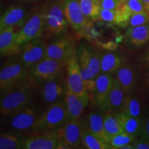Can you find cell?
I'll use <instances>...</instances> for the list:
<instances>
[{
    "label": "cell",
    "mask_w": 149,
    "mask_h": 149,
    "mask_svg": "<svg viewBox=\"0 0 149 149\" xmlns=\"http://www.w3.org/2000/svg\"><path fill=\"white\" fill-rule=\"evenodd\" d=\"M29 79L1 92L0 100V112L4 117L10 116L13 113L30 105L34 96L33 84Z\"/></svg>",
    "instance_id": "obj_1"
},
{
    "label": "cell",
    "mask_w": 149,
    "mask_h": 149,
    "mask_svg": "<svg viewBox=\"0 0 149 149\" xmlns=\"http://www.w3.org/2000/svg\"><path fill=\"white\" fill-rule=\"evenodd\" d=\"M77 57L81 76L91 98L95 86L96 78L101 73V55L90 46L80 44L77 48Z\"/></svg>",
    "instance_id": "obj_2"
},
{
    "label": "cell",
    "mask_w": 149,
    "mask_h": 149,
    "mask_svg": "<svg viewBox=\"0 0 149 149\" xmlns=\"http://www.w3.org/2000/svg\"><path fill=\"white\" fill-rule=\"evenodd\" d=\"M30 77L29 68L19 59L7 61L0 71L1 93L23 82Z\"/></svg>",
    "instance_id": "obj_3"
},
{
    "label": "cell",
    "mask_w": 149,
    "mask_h": 149,
    "mask_svg": "<svg viewBox=\"0 0 149 149\" xmlns=\"http://www.w3.org/2000/svg\"><path fill=\"white\" fill-rule=\"evenodd\" d=\"M69 120L64 102L59 101L50 104L42 115H40L34 130H54L62 126Z\"/></svg>",
    "instance_id": "obj_4"
},
{
    "label": "cell",
    "mask_w": 149,
    "mask_h": 149,
    "mask_svg": "<svg viewBox=\"0 0 149 149\" xmlns=\"http://www.w3.org/2000/svg\"><path fill=\"white\" fill-rule=\"evenodd\" d=\"M44 8L46 32L57 35L64 33L68 24L64 13V1L54 0Z\"/></svg>",
    "instance_id": "obj_5"
},
{
    "label": "cell",
    "mask_w": 149,
    "mask_h": 149,
    "mask_svg": "<svg viewBox=\"0 0 149 149\" xmlns=\"http://www.w3.org/2000/svg\"><path fill=\"white\" fill-rule=\"evenodd\" d=\"M65 69L66 72L67 87L81 97L86 103L88 104L90 97L80 71L77 53L66 61Z\"/></svg>",
    "instance_id": "obj_6"
},
{
    "label": "cell",
    "mask_w": 149,
    "mask_h": 149,
    "mask_svg": "<svg viewBox=\"0 0 149 149\" xmlns=\"http://www.w3.org/2000/svg\"><path fill=\"white\" fill-rule=\"evenodd\" d=\"M45 31L44 8L35 13L30 17L21 29L17 37V43L22 45L29 41L41 38Z\"/></svg>",
    "instance_id": "obj_7"
},
{
    "label": "cell",
    "mask_w": 149,
    "mask_h": 149,
    "mask_svg": "<svg viewBox=\"0 0 149 149\" xmlns=\"http://www.w3.org/2000/svg\"><path fill=\"white\" fill-rule=\"evenodd\" d=\"M61 143V148H76L81 144L83 126L80 120H69L57 129L52 130Z\"/></svg>",
    "instance_id": "obj_8"
},
{
    "label": "cell",
    "mask_w": 149,
    "mask_h": 149,
    "mask_svg": "<svg viewBox=\"0 0 149 149\" xmlns=\"http://www.w3.org/2000/svg\"><path fill=\"white\" fill-rule=\"evenodd\" d=\"M64 63L54 59L44 58L29 68L33 78L40 81L57 79L64 74Z\"/></svg>",
    "instance_id": "obj_9"
},
{
    "label": "cell",
    "mask_w": 149,
    "mask_h": 149,
    "mask_svg": "<svg viewBox=\"0 0 149 149\" xmlns=\"http://www.w3.org/2000/svg\"><path fill=\"white\" fill-rule=\"evenodd\" d=\"M77 53L74 42L68 37L57 39L46 47L44 58L54 59L66 63V61Z\"/></svg>",
    "instance_id": "obj_10"
},
{
    "label": "cell",
    "mask_w": 149,
    "mask_h": 149,
    "mask_svg": "<svg viewBox=\"0 0 149 149\" xmlns=\"http://www.w3.org/2000/svg\"><path fill=\"white\" fill-rule=\"evenodd\" d=\"M46 44L41 38L29 41L20 45L19 59L30 68L44 59L46 51Z\"/></svg>",
    "instance_id": "obj_11"
},
{
    "label": "cell",
    "mask_w": 149,
    "mask_h": 149,
    "mask_svg": "<svg viewBox=\"0 0 149 149\" xmlns=\"http://www.w3.org/2000/svg\"><path fill=\"white\" fill-rule=\"evenodd\" d=\"M64 1V13L68 24L78 35H83L88 28L90 22L83 13L79 0Z\"/></svg>",
    "instance_id": "obj_12"
},
{
    "label": "cell",
    "mask_w": 149,
    "mask_h": 149,
    "mask_svg": "<svg viewBox=\"0 0 149 149\" xmlns=\"http://www.w3.org/2000/svg\"><path fill=\"white\" fill-rule=\"evenodd\" d=\"M40 115L36 109L31 106L22 108L10 115V126L17 131L34 130Z\"/></svg>",
    "instance_id": "obj_13"
},
{
    "label": "cell",
    "mask_w": 149,
    "mask_h": 149,
    "mask_svg": "<svg viewBox=\"0 0 149 149\" xmlns=\"http://www.w3.org/2000/svg\"><path fill=\"white\" fill-rule=\"evenodd\" d=\"M61 143L53 131L24 139L22 148L61 149Z\"/></svg>",
    "instance_id": "obj_14"
},
{
    "label": "cell",
    "mask_w": 149,
    "mask_h": 149,
    "mask_svg": "<svg viewBox=\"0 0 149 149\" xmlns=\"http://www.w3.org/2000/svg\"><path fill=\"white\" fill-rule=\"evenodd\" d=\"M121 87L126 95L133 94L138 86V75L131 65H122L115 74Z\"/></svg>",
    "instance_id": "obj_15"
},
{
    "label": "cell",
    "mask_w": 149,
    "mask_h": 149,
    "mask_svg": "<svg viewBox=\"0 0 149 149\" xmlns=\"http://www.w3.org/2000/svg\"><path fill=\"white\" fill-rule=\"evenodd\" d=\"M15 26H8L0 30V54L1 57L18 55L20 46L17 43L18 32L15 31Z\"/></svg>",
    "instance_id": "obj_16"
},
{
    "label": "cell",
    "mask_w": 149,
    "mask_h": 149,
    "mask_svg": "<svg viewBox=\"0 0 149 149\" xmlns=\"http://www.w3.org/2000/svg\"><path fill=\"white\" fill-rule=\"evenodd\" d=\"M27 15L23 6H12L7 8L0 18V30L8 26H23Z\"/></svg>",
    "instance_id": "obj_17"
},
{
    "label": "cell",
    "mask_w": 149,
    "mask_h": 149,
    "mask_svg": "<svg viewBox=\"0 0 149 149\" xmlns=\"http://www.w3.org/2000/svg\"><path fill=\"white\" fill-rule=\"evenodd\" d=\"M112 74L101 72L97 77L95 86L91 96V100L95 104L101 108L107 100L113 82Z\"/></svg>",
    "instance_id": "obj_18"
},
{
    "label": "cell",
    "mask_w": 149,
    "mask_h": 149,
    "mask_svg": "<svg viewBox=\"0 0 149 149\" xmlns=\"http://www.w3.org/2000/svg\"><path fill=\"white\" fill-rule=\"evenodd\" d=\"M125 93L118 81L115 77L113 78V82L109 95L101 109L104 111L116 112L119 113L122 111L126 98Z\"/></svg>",
    "instance_id": "obj_19"
},
{
    "label": "cell",
    "mask_w": 149,
    "mask_h": 149,
    "mask_svg": "<svg viewBox=\"0 0 149 149\" xmlns=\"http://www.w3.org/2000/svg\"><path fill=\"white\" fill-rule=\"evenodd\" d=\"M80 120L82 124L83 130L90 131L109 144V137L104 129L103 115L93 112Z\"/></svg>",
    "instance_id": "obj_20"
},
{
    "label": "cell",
    "mask_w": 149,
    "mask_h": 149,
    "mask_svg": "<svg viewBox=\"0 0 149 149\" xmlns=\"http://www.w3.org/2000/svg\"><path fill=\"white\" fill-rule=\"evenodd\" d=\"M64 103L68 119L70 120H80L84 110L88 105L81 97L72 92L68 87H66L65 92Z\"/></svg>",
    "instance_id": "obj_21"
},
{
    "label": "cell",
    "mask_w": 149,
    "mask_h": 149,
    "mask_svg": "<svg viewBox=\"0 0 149 149\" xmlns=\"http://www.w3.org/2000/svg\"><path fill=\"white\" fill-rule=\"evenodd\" d=\"M42 95L46 103L52 104L60 101V98L66 92L64 85L57 79L43 81Z\"/></svg>",
    "instance_id": "obj_22"
},
{
    "label": "cell",
    "mask_w": 149,
    "mask_h": 149,
    "mask_svg": "<svg viewBox=\"0 0 149 149\" xmlns=\"http://www.w3.org/2000/svg\"><path fill=\"white\" fill-rule=\"evenodd\" d=\"M128 44L139 47L149 42V23L137 26L129 27L125 35Z\"/></svg>",
    "instance_id": "obj_23"
},
{
    "label": "cell",
    "mask_w": 149,
    "mask_h": 149,
    "mask_svg": "<svg viewBox=\"0 0 149 149\" xmlns=\"http://www.w3.org/2000/svg\"><path fill=\"white\" fill-rule=\"evenodd\" d=\"M123 132H125L134 137L140 136L144 124V119L128 116L122 112H119Z\"/></svg>",
    "instance_id": "obj_24"
},
{
    "label": "cell",
    "mask_w": 149,
    "mask_h": 149,
    "mask_svg": "<svg viewBox=\"0 0 149 149\" xmlns=\"http://www.w3.org/2000/svg\"><path fill=\"white\" fill-rule=\"evenodd\" d=\"M123 65L122 57L117 53H107L101 55V72L115 74Z\"/></svg>",
    "instance_id": "obj_25"
},
{
    "label": "cell",
    "mask_w": 149,
    "mask_h": 149,
    "mask_svg": "<svg viewBox=\"0 0 149 149\" xmlns=\"http://www.w3.org/2000/svg\"><path fill=\"white\" fill-rule=\"evenodd\" d=\"M104 129L109 139L111 136L123 132L119 113L107 112L104 115Z\"/></svg>",
    "instance_id": "obj_26"
},
{
    "label": "cell",
    "mask_w": 149,
    "mask_h": 149,
    "mask_svg": "<svg viewBox=\"0 0 149 149\" xmlns=\"http://www.w3.org/2000/svg\"><path fill=\"white\" fill-rule=\"evenodd\" d=\"M120 112L128 116L141 118L142 106L140 100L135 95H126L124 106Z\"/></svg>",
    "instance_id": "obj_27"
},
{
    "label": "cell",
    "mask_w": 149,
    "mask_h": 149,
    "mask_svg": "<svg viewBox=\"0 0 149 149\" xmlns=\"http://www.w3.org/2000/svg\"><path fill=\"white\" fill-rule=\"evenodd\" d=\"M81 144L88 149H109V144L88 130H83Z\"/></svg>",
    "instance_id": "obj_28"
},
{
    "label": "cell",
    "mask_w": 149,
    "mask_h": 149,
    "mask_svg": "<svg viewBox=\"0 0 149 149\" xmlns=\"http://www.w3.org/2000/svg\"><path fill=\"white\" fill-rule=\"evenodd\" d=\"M83 13L88 19L98 20L102 10L100 2L95 0H79Z\"/></svg>",
    "instance_id": "obj_29"
},
{
    "label": "cell",
    "mask_w": 149,
    "mask_h": 149,
    "mask_svg": "<svg viewBox=\"0 0 149 149\" xmlns=\"http://www.w3.org/2000/svg\"><path fill=\"white\" fill-rule=\"evenodd\" d=\"M24 139L15 135L7 133L0 135V148L1 149H19L22 148Z\"/></svg>",
    "instance_id": "obj_30"
},
{
    "label": "cell",
    "mask_w": 149,
    "mask_h": 149,
    "mask_svg": "<svg viewBox=\"0 0 149 149\" xmlns=\"http://www.w3.org/2000/svg\"><path fill=\"white\" fill-rule=\"evenodd\" d=\"M136 139L133 135L125 132H122L111 136L109 140V144L111 148L122 149L126 145L132 144Z\"/></svg>",
    "instance_id": "obj_31"
},
{
    "label": "cell",
    "mask_w": 149,
    "mask_h": 149,
    "mask_svg": "<svg viewBox=\"0 0 149 149\" xmlns=\"http://www.w3.org/2000/svg\"><path fill=\"white\" fill-rule=\"evenodd\" d=\"M121 7L130 17L137 13L146 10L141 0H124Z\"/></svg>",
    "instance_id": "obj_32"
},
{
    "label": "cell",
    "mask_w": 149,
    "mask_h": 149,
    "mask_svg": "<svg viewBox=\"0 0 149 149\" xmlns=\"http://www.w3.org/2000/svg\"><path fill=\"white\" fill-rule=\"evenodd\" d=\"M149 23V12L147 10L137 13L130 17L128 26L129 27L137 26Z\"/></svg>",
    "instance_id": "obj_33"
},
{
    "label": "cell",
    "mask_w": 149,
    "mask_h": 149,
    "mask_svg": "<svg viewBox=\"0 0 149 149\" xmlns=\"http://www.w3.org/2000/svg\"><path fill=\"white\" fill-rule=\"evenodd\" d=\"M99 19L115 24L117 20V10L102 8Z\"/></svg>",
    "instance_id": "obj_34"
},
{
    "label": "cell",
    "mask_w": 149,
    "mask_h": 149,
    "mask_svg": "<svg viewBox=\"0 0 149 149\" xmlns=\"http://www.w3.org/2000/svg\"><path fill=\"white\" fill-rule=\"evenodd\" d=\"M124 0H100L102 8L107 10H117L122 6Z\"/></svg>",
    "instance_id": "obj_35"
},
{
    "label": "cell",
    "mask_w": 149,
    "mask_h": 149,
    "mask_svg": "<svg viewBox=\"0 0 149 149\" xmlns=\"http://www.w3.org/2000/svg\"><path fill=\"white\" fill-rule=\"evenodd\" d=\"M140 137L149 141V115L144 118V124L141 129Z\"/></svg>",
    "instance_id": "obj_36"
},
{
    "label": "cell",
    "mask_w": 149,
    "mask_h": 149,
    "mask_svg": "<svg viewBox=\"0 0 149 149\" xmlns=\"http://www.w3.org/2000/svg\"><path fill=\"white\" fill-rule=\"evenodd\" d=\"M134 149H149V141L140 137L139 139H135L132 143Z\"/></svg>",
    "instance_id": "obj_37"
},
{
    "label": "cell",
    "mask_w": 149,
    "mask_h": 149,
    "mask_svg": "<svg viewBox=\"0 0 149 149\" xmlns=\"http://www.w3.org/2000/svg\"><path fill=\"white\" fill-rule=\"evenodd\" d=\"M142 87L146 92L149 93V68L145 71L143 75Z\"/></svg>",
    "instance_id": "obj_38"
},
{
    "label": "cell",
    "mask_w": 149,
    "mask_h": 149,
    "mask_svg": "<svg viewBox=\"0 0 149 149\" xmlns=\"http://www.w3.org/2000/svg\"><path fill=\"white\" fill-rule=\"evenodd\" d=\"M141 59L145 66L149 68V48L144 52L143 55L141 56Z\"/></svg>",
    "instance_id": "obj_39"
},
{
    "label": "cell",
    "mask_w": 149,
    "mask_h": 149,
    "mask_svg": "<svg viewBox=\"0 0 149 149\" xmlns=\"http://www.w3.org/2000/svg\"><path fill=\"white\" fill-rule=\"evenodd\" d=\"M141 1H142V3L144 6L146 10L149 12V0H141Z\"/></svg>",
    "instance_id": "obj_40"
},
{
    "label": "cell",
    "mask_w": 149,
    "mask_h": 149,
    "mask_svg": "<svg viewBox=\"0 0 149 149\" xmlns=\"http://www.w3.org/2000/svg\"><path fill=\"white\" fill-rule=\"evenodd\" d=\"M17 1H37V0H17Z\"/></svg>",
    "instance_id": "obj_41"
},
{
    "label": "cell",
    "mask_w": 149,
    "mask_h": 149,
    "mask_svg": "<svg viewBox=\"0 0 149 149\" xmlns=\"http://www.w3.org/2000/svg\"><path fill=\"white\" fill-rule=\"evenodd\" d=\"M95 1H99V2H100V0H95Z\"/></svg>",
    "instance_id": "obj_42"
}]
</instances>
